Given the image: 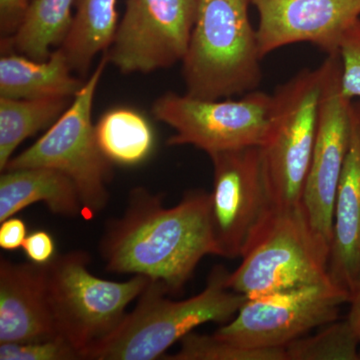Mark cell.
<instances>
[{"instance_id": "6da1fadb", "label": "cell", "mask_w": 360, "mask_h": 360, "mask_svg": "<svg viewBox=\"0 0 360 360\" xmlns=\"http://www.w3.org/2000/svg\"><path fill=\"white\" fill-rule=\"evenodd\" d=\"M165 196L134 187L122 217L110 220L99 245L108 271L148 277L179 295L206 255H217L210 193L191 191L172 207Z\"/></svg>"}, {"instance_id": "7a4b0ae2", "label": "cell", "mask_w": 360, "mask_h": 360, "mask_svg": "<svg viewBox=\"0 0 360 360\" xmlns=\"http://www.w3.org/2000/svg\"><path fill=\"white\" fill-rule=\"evenodd\" d=\"M227 274L224 267H215L205 290L186 300H169L167 288L150 279L134 311L127 314L113 335L87 350L82 359H162L168 348L198 326L231 321L248 297L227 288Z\"/></svg>"}, {"instance_id": "3957f363", "label": "cell", "mask_w": 360, "mask_h": 360, "mask_svg": "<svg viewBox=\"0 0 360 360\" xmlns=\"http://www.w3.org/2000/svg\"><path fill=\"white\" fill-rule=\"evenodd\" d=\"M251 0H198L195 20L182 63L186 94L200 99L231 98L262 82Z\"/></svg>"}, {"instance_id": "277c9868", "label": "cell", "mask_w": 360, "mask_h": 360, "mask_svg": "<svg viewBox=\"0 0 360 360\" xmlns=\"http://www.w3.org/2000/svg\"><path fill=\"white\" fill-rule=\"evenodd\" d=\"M86 251L56 255L46 264V291L59 338L80 357L115 333L127 316V307L139 298L150 279L134 276L124 283L90 274Z\"/></svg>"}, {"instance_id": "5b68a950", "label": "cell", "mask_w": 360, "mask_h": 360, "mask_svg": "<svg viewBox=\"0 0 360 360\" xmlns=\"http://www.w3.org/2000/svg\"><path fill=\"white\" fill-rule=\"evenodd\" d=\"M322 65L303 68L279 85L262 143L258 146L276 210L302 205L319 122Z\"/></svg>"}, {"instance_id": "8992f818", "label": "cell", "mask_w": 360, "mask_h": 360, "mask_svg": "<svg viewBox=\"0 0 360 360\" xmlns=\"http://www.w3.org/2000/svg\"><path fill=\"white\" fill-rule=\"evenodd\" d=\"M108 65L103 54L58 122L30 148L11 158L4 169L49 167L63 172L77 187L87 219H94L110 200L113 163L99 148L91 120L97 86Z\"/></svg>"}, {"instance_id": "52a82bcc", "label": "cell", "mask_w": 360, "mask_h": 360, "mask_svg": "<svg viewBox=\"0 0 360 360\" xmlns=\"http://www.w3.org/2000/svg\"><path fill=\"white\" fill-rule=\"evenodd\" d=\"M329 257L330 248L315 234L302 203L276 210L238 269L227 274L225 284L248 298H257L333 283Z\"/></svg>"}, {"instance_id": "ba28073f", "label": "cell", "mask_w": 360, "mask_h": 360, "mask_svg": "<svg viewBox=\"0 0 360 360\" xmlns=\"http://www.w3.org/2000/svg\"><path fill=\"white\" fill-rule=\"evenodd\" d=\"M271 101V94L259 89L217 101L167 92L156 98L153 113L174 130L168 146H191L210 156L259 146Z\"/></svg>"}, {"instance_id": "9c48e42d", "label": "cell", "mask_w": 360, "mask_h": 360, "mask_svg": "<svg viewBox=\"0 0 360 360\" xmlns=\"http://www.w3.org/2000/svg\"><path fill=\"white\" fill-rule=\"evenodd\" d=\"M210 220L217 255L243 257L276 212L258 146L210 156Z\"/></svg>"}, {"instance_id": "30bf717a", "label": "cell", "mask_w": 360, "mask_h": 360, "mask_svg": "<svg viewBox=\"0 0 360 360\" xmlns=\"http://www.w3.org/2000/svg\"><path fill=\"white\" fill-rule=\"evenodd\" d=\"M350 295L335 283L248 298L236 316L213 335L243 347L277 348L338 321Z\"/></svg>"}, {"instance_id": "8fae6325", "label": "cell", "mask_w": 360, "mask_h": 360, "mask_svg": "<svg viewBox=\"0 0 360 360\" xmlns=\"http://www.w3.org/2000/svg\"><path fill=\"white\" fill-rule=\"evenodd\" d=\"M321 65L316 137L302 203L315 234L331 248L336 194L349 146L352 101L341 90L340 54L326 56Z\"/></svg>"}, {"instance_id": "7c38bea8", "label": "cell", "mask_w": 360, "mask_h": 360, "mask_svg": "<svg viewBox=\"0 0 360 360\" xmlns=\"http://www.w3.org/2000/svg\"><path fill=\"white\" fill-rule=\"evenodd\" d=\"M198 0H127L115 39L104 52L125 75L150 73L184 60Z\"/></svg>"}, {"instance_id": "4fadbf2b", "label": "cell", "mask_w": 360, "mask_h": 360, "mask_svg": "<svg viewBox=\"0 0 360 360\" xmlns=\"http://www.w3.org/2000/svg\"><path fill=\"white\" fill-rule=\"evenodd\" d=\"M257 8L262 58L291 44L314 45L326 56L340 52L341 40L360 18V0H251Z\"/></svg>"}, {"instance_id": "5bb4252c", "label": "cell", "mask_w": 360, "mask_h": 360, "mask_svg": "<svg viewBox=\"0 0 360 360\" xmlns=\"http://www.w3.org/2000/svg\"><path fill=\"white\" fill-rule=\"evenodd\" d=\"M59 338L46 291V264L0 260V343Z\"/></svg>"}, {"instance_id": "9a60e30c", "label": "cell", "mask_w": 360, "mask_h": 360, "mask_svg": "<svg viewBox=\"0 0 360 360\" xmlns=\"http://www.w3.org/2000/svg\"><path fill=\"white\" fill-rule=\"evenodd\" d=\"M349 115V146L336 194L329 276L352 297L360 288L359 99L350 103Z\"/></svg>"}, {"instance_id": "2e32d148", "label": "cell", "mask_w": 360, "mask_h": 360, "mask_svg": "<svg viewBox=\"0 0 360 360\" xmlns=\"http://www.w3.org/2000/svg\"><path fill=\"white\" fill-rule=\"evenodd\" d=\"M44 202L54 214L84 215L77 187L70 177L49 167L4 170L0 176V224L33 203Z\"/></svg>"}, {"instance_id": "e0dca14e", "label": "cell", "mask_w": 360, "mask_h": 360, "mask_svg": "<svg viewBox=\"0 0 360 360\" xmlns=\"http://www.w3.org/2000/svg\"><path fill=\"white\" fill-rule=\"evenodd\" d=\"M85 80L75 77L61 47L52 51L46 60H34L13 51L2 54L0 58V96L75 98Z\"/></svg>"}, {"instance_id": "ac0fdd59", "label": "cell", "mask_w": 360, "mask_h": 360, "mask_svg": "<svg viewBox=\"0 0 360 360\" xmlns=\"http://www.w3.org/2000/svg\"><path fill=\"white\" fill-rule=\"evenodd\" d=\"M117 0H75L70 32L61 45L78 77H89L92 61L112 44L118 26Z\"/></svg>"}, {"instance_id": "d6986e66", "label": "cell", "mask_w": 360, "mask_h": 360, "mask_svg": "<svg viewBox=\"0 0 360 360\" xmlns=\"http://www.w3.org/2000/svg\"><path fill=\"white\" fill-rule=\"evenodd\" d=\"M75 0H30L13 37L1 40L2 53L16 52L34 60H46L52 47L63 44L71 25Z\"/></svg>"}, {"instance_id": "ffe728a7", "label": "cell", "mask_w": 360, "mask_h": 360, "mask_svg": "<svg viewBox=\"0 0 360 360\" xmlns=\"http://www.w3.org/2000/svg\"><path fill=\"white\" fill-rule=\"evenodd\" d=\"M73 98L18 99L0 96V172L28 137L51 127L70 108Z\"/></svg>"}, {"instance_id": "44dd1931", "label": "cell", "mask_w": 360, "mask_h": 360, "mask_svg": "<svg viewBox=\"0 0 360 360\" xmlns=\"http://www.w3.org/2000/svg\"><path fill=\"white\" fill-rule=\"evenodd\" d=\"M97 143L113 165L143 162L155 146V134L146 116L130 108L106 111L96 124Z\"/></svg>"}, {"instance_id": "7402d4cb", "label": "cell", "mask_w": 360, "mask_h": 360, "mask_svg": "<svg viewBox=\"0 0 360 360\" xmlns=\"http://www.w3.org/2000/svg\"><path fill=\"white\" fill-rule=\"evenodd\" d=\"M359 341L349 322H330L316 335L285 347L286 360H359Z\"/></svg>"}, {"instance_id": "603a6c76", "label": "cell", "mask_w": 360, "mask_h": 360, "mask_svg": "<svg viewBox=\"0 0 360 360\" xmlns=\"http://www.w3.org/2000/svg\"><path fill=\"white\" fill-rule=\"evenodd\" d=\"M176 354L165 355L167 360H286L285 347H243L214 335L191 333L180 340Z\"/></svg>"}, {"instance_id": "cb8c5ba5", "label": "cell", "mask_w": 360, "mask_h": 360, "mask_svg": "<svg viewBox=\"0 0 360 360\" xmlns=\"http://www.w3.org/2000/svg\"><path fill=\"white\" fill-rule=\"evenodd\" d=\"M75 348L60 338L35 342L0 343V360H77Z\"/></svg>"}, {"instance_id": "d4e9b609", "label": "cell", "mask_w": 360, "mask_h": 360, "mask_svg": "<svg viewBox=\"0 0 360 360\" xmlns=\"http://www.w3.org/2000/svg\"><path fill=\"white\" fill-rule=\"evenodd\" d=\"M338 54L343 96L349 101H360V18L345 33Z\"/></svg>"}, {"instance_id": "484cf974", "label": "cell", "mask_w": 360, "mask_h": 360, "mask_svg": "<svg viewBox=\"0 0 360 360\" xmlns=\"http://www.w3.org/2000/svg\"><path fill=\"white\" fill-rule=\"evenodd\" d=\"M22 248L28 259L34 264H45L56 257V243L46 231H35L27 236Z\"/></svg>"}, {"instance_id": "4316f807", "label": "cell", "mask_w": 360, "mask_h": 360, "mask_svg": "<svg viewBox=\"0 0 360 360\" xmlns=\"http://www.w3.org/2000/svg\"><path fill=\"white\" fill-rule=\"evenodd\" d=\"M30 0H0L1 40L13 37L25 16Z\"/></svg>"}, {"instance_id": "83f0119b", "label": "cell", "mask_w": 360, "mask_h": 360, "mask_svg": "<svg viewBox=\"0 0 360 360\" xmlns=\"http://www.w3.org/2000/svg\"><path fill=\"white\" fill-rule=\"evenodd\" d=\"M27 238L26 225L22 220L11 217L0 225V248L6 250H15L22 248Z\"/></svg>"}, {"instance_id": "f1b7e54d", "label": "cell", "mask_w": 360, "mask_h": 360, "mask_svg": "<svg viewBox=\"0 0 360 360\" xmlns=\"http://www.w3.org/2000/svg\"><path fill=\"white\" fill-rule=\"evenodd\" d=\"M350 309L347 321L360 343V288L352 295L349 300Z\"/></svg>"}, {"instance_id": "f546056e", "label": "cell", "mask_w": 360, "mask_h": 360, "mask_svg": "<svg viewBox=\"0 0 360 360\" xmlns=\"http://www.w3.org/2000/svg\"><path fill=\"white\" fill-rule=\"evenodd\" d=\"M359 360H360V350H359Z\"/></svg>"}]
</instances>
